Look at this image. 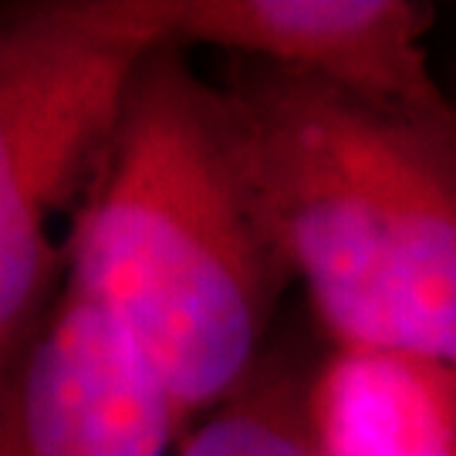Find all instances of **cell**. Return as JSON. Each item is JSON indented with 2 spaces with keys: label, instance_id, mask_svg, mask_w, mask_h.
<instances>
[{
  "label": "cell",
  "instance_id": "1",
  "mask_svg": "<svg viewBox=\"0 0 456 456\" xmlns=\"http://www.w3.org/2000/svg\"><path fill=\"white\" fill-rule=\"evenodd\" d=\"M65 291L109 318L183 429L261 369L291 284L237 166L216 85L166 41L135 71L68 216Z\"/></svg>",
  "mask_w": 456,
  "mask_h": 456
},
{
  "label": "cell",
  "instance_id": "2",
  "mask_svg": "<svg viewBox=\"0 0 456 456\" xmlns=\"http://www.w3.org/2000/svg\"><path fill=\"white\" fill-rule=\"evenodd\" d=\"M213 85L254 210L335 348L456 372V129L254 61Z\"/></svg>",
  "mask_w": 456,
  "mask_h": 456
},
{
  "label": "cell",
  "instance_id": "3",
  "mask_svg": "<svg viewBox=\"0 0 456 456\" xmlns=\"http://www.w3.org/2000/svg\"><path fill=\"white\" fill-rule=\"evenodd\" d=\"M166 41V0L0 7V372L65 284L51 224L71 216L135 71Z\"/></svg>",
  "mask_w": 456,
  "mask_h": 456
},
{
  "label": "cell",
  "instance_id": "4",
  "mask_svg": "<svg viewBox=\"0 0 456 456\" xmlns=\"http://www.w3.org/2000/svg\"><path fill=\"white\" fill-rule=\"evenodd\" d=\"M183 436L146 359L65 288L0 372V456H180Z\"/></svg>",
  "mask_w": 456,
  "mask_h": 456
},
{
  "label": "cell",
  "instance_id": "5",
  "mask_svg": "<svg viewBox=\"0 0 456 456\" xmlns=\"http://www.w3.org/2000/svg\"><path fill=\"white\" fill-rule=\"evenodd\" d=\"M169 41L227 51L386 102L456 129V98L436 82L426 34L436 11L419 0H166Z\"/></svg>",
  "mask_w": 456,
  "mask_h": 456
},
{
  "label": "cell",
  "instance_id": "6",
  "mask_svg": "<svg viewBox=\"0 0 456 456\" xmlns=\"http://www.w3.org/2000/svg\"><path fill=\"white\" fill-rule=\"evenodd\" d=\"M318 456H456V372L403 352L335 348L311 379Z\"/></svg>",
  "mask_w": 456,
  "mask_h": 456
},
{
  "label": "cell",
  "instance_id": "7",
  "mask_svg": "<svg viewBox=\"0 0 456 456\" xmlns=\"http://www.w3.org/2000/svg\"><path fill=\"white\" fill-rule=\"evenodd\" d=\"M311 379L264 359L244 389L186 429L180 456H318Z\"/></svg>",
  "mask_w": 456,
  "mask_h": 456
}]
</instances>
